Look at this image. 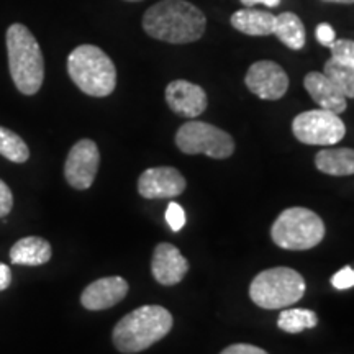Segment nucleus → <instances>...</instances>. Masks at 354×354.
I'll return each mask as SVG.
<instances>
[{
    "label": "nucleus",
    "mask_w": 354,
    "mask_h": 354,
    "mask_svg": "<svg viewBox=\"0 0 354 354\" xmlns=\"http://www.w3.org/2000/svg\"><path fill=\"white\" fill-rule=\"evenodd\" d=\"M207 19L201 8L187 0H161L143 15V30L159 41L187 44L205 33Z\"/></svg>",
    "instance_id": "nucleus-1"
},
{
    "label": "nucleus",
    "mask_w": 354,
    "mask_h": 354,
    "mask_svg": "<svg viewBox=\"0 0 354 354\" xmlns=\"http://www.w3.org/2000/svg\"><path fill=\"white\" fill-rule=\"evenodd\" d=\"M172 328L171 312L161 305H143L115 325L112 339L120 353L135 354L161 342Z\"/></svg>",
    "instance_id": "nucleus-2"
},
{
    "label": "nucleus",
    "mask_w": 354,
    "mask_h": 354,
    "mask_svg": "<svg viewBox=\"0 0 354 354\" xmlns=\"http://www.w3.org/2000/svg\"><path fill=\"white\" fill-rule=\"evenodd\" d=\"M6 43L13 84L24 95H35L44 81V59L39 43L21 24L8 26Z\"/></svg>",
    "instance_id": "nucleus-3"
},
{
    "label": "nucleus",
    "mask_w": 354,
    "mask_h": 354,
    "mask_svg": "<svg viewBox=\"0 0 354 354\" xmlns=\"http://www.w3.org/2000/svg\"><path fill=\"white\" fill-rule=\"evenodd\" d=\"M68 74L84 94L91 97H107L117 87L113 61L95 44H81L69 53Z\"/></svg>",
    "instance_id": "nucleus-4"
},
{
    "label": "nucleus",
    "mask_w": 354,
    "mask_h": 354,
    "mask_svg": "<svg viewBox=\"0 0 354 354\" xmlns=\"http://www.w3.org/2000/svg\"><path fill=\"white\" fill-rule=\"evenodd\" d=\"M305 289V279L295 269L279 266L266 269L253 279L250 297L261 308L279 310L297 304L304 297Z\"/></svg>",
    "instance_id": "nucleus-5"
},
{
    "label": "nucleus",
    "mask_w": 354,
    "mask_h": 354,
    "mask_svg": "<svg viewBox=\"0 0 354 354\" xmlns=\"http://www.w3.org/2000/svg\"><path fill=\"white\" fill-rule=\"evenodd\" d=\"M271 236L282 250H312L325 238V223L315 212L304 207H292L279 214L272 223Z\"/></svg>",
    "instance_id": "nucleus-6"
},
{
    "label": "nucleus",
    "mask_w": 354,
    "mask_h": 354,
    "mask_svg": "<svg viewBox=\"0 0 354 354\" xmlns=\"http://www.w3.org/2000/svg\"><path fill=\"white\" fill-rule=\"evenodd\" d=\"M176 145L185 154H205L227 159L234 151V141L227 131L205 122H187L176 133Z\"/></svg>",
    "instance_id": "nucleus-7"
},
{
    "label": "nucleus",
    "mask_w": 354,
    "mask_h": 354,
    "mask_svg": "<svg viewBox=\"0 0 354 354\" xmlns=\"http://www.w3.org/2000/svg\"><path fill=\"white\" fill-rule=\"evenodd\" d=\"M292 133L304 145L331 146L344 138L346 127L339 115L317 109L299 113L292 122Z\"/></svg>",
    "instance_id": "nucleus-8"
},
{
    "label": "nucleus",
    "mask_w": 354,
    "mask_h": 354,
    "mask_svg": "<svg viewBox=\"0 0 354 354\" xmlns=\"http://www.w3.org/2000/svg\"><path fill=\"white\" fill-rule=\"evenodd\" d=\"M100 165L99 146L92 140H81L71 148L64 162V177L71 187L86 190L94 184Z\"/></svg>",
    "instance_id": "nucleus-9"
},
{
    "label": "nucleus",
    "mask_w": 354,
    "mask_h": 354,
    "mask_svg": "<svg viewBox=\"0 0 354 354\" xmlns=\"http://www.w3.org/2000/svg\"><path fill=\"white\" fill-rule=\"evenodd\" d=\"M246 87L263 100H279L289 88V76L274 61H258L251 64L245 77Z\"/></svg>",
    "instance_id": "nucleus-10"
},
{
    "label": "nucleus",
    "mask_w": 354,
    "mask_h": 354,
    "mask_svg": "<svg viewBox=\"0 0 354 354\" xmlns=\"http://www.w3.org/2000/svg\"><path fill=\"white\" fill-rule=\"evenodd\" d=\"M185 179L174 167H149L138 179V192L141 197L174 198L185 190Z\"/></svg>",
    "instance_id": "nucleus-11"
},
{
    "label": "nucleus",
    "mask_w": 354,
    "mask_h": 354,
    "mask_svg": "<svg viewBox=\"0 0 354 354\" xmlns=\"http://www.w3.org/2000/svg\"><path fill=\"white\" fill-rule=\"evenodd\" d=\"M166 102L176 115L184 118H197L205 112L209 99L205 91L189 81H172L166 87Z\"/></svg>",
    "instance_id": "nucleus-12"
},
{
    "label": "nucleus",
    "mask_w": 354,
    "mask_h": 354,
    "mask_svg": "<svg viewBox=\"0 0 354 354\" xmlns=\"http://www.w3.org/2000/svg\"><path fill=\"white\" fill-rule=\"evenodd\" d=\"M189 271L187 259L171 243H159L151 259V272L159 284L176 286Z\"/></svg>",
    "instance_id": "nucleus-13"
},
{
    "label": "nucleus",
    "mask_w": 354,
    "mask_h": 354,
    "mask_svg": "<svg viewBox=\"0 0 354 354\" xmlns=\"http://www.w3.org/2000/svg\"><path fill=\"white\" fill-rule=\"evenodd\" d=\"M128 294V282L120 276L102 277L88 284L81 295V304L87 310H105L122 302Z\"/></svg>",
    "instance_id": "nucleus-14"
},
{
    "label": "nucleus",
    "mask_w": 354,
    "mask_h": 354,
    "mask_svg": "<svg viewBox=\"0 0 354 354\" xmlns=\"http://www.w3.org/2000/svg\"><path fill=\"white\" fill-rule=\"evenodd\" d=\"M304 87L307 88L313 102L323 110L339 115L348 107L346 97L338 91V87L323 73H317V71L308 73L304 79Z\"/></svg>",
    "instance_id": "nucleus-15"
},
{
    "label": "nucleus",
    "mask_w": 354,
    "mask_h": 354,
    "mask_svg": "<svg viewBox=\"0 0 354 354\" xmlns=\"http://www.w3.org/2000/svg\"><path fill=\"white\" fill-rule=\"evenodd\" d=\"M230 24L234 30L250 35V37H269V35H274L276 15L271 12L243 8V10L233 13Z\"/></svg>",
    "instance_id": "nucleus-16"
},
{
    "label": "nucleus",
    "mask_w": 354,
    "mask_h": 354,
    "mask_svg": "<svg viewBox=\"0 0 354 354\" xmlns=\"http://www.w3.org/2000/svg\"><path fill=\"white\" fill-rule=\"evenodd\" d=\"M51 245L41 236L21 238L12 246L10 261L17 266H41L51 259Z\"/></svg>",
    "instance_id": "nucleus-17"
},
{
    "label": "nucleus",
    "mask_w": 354,
    "mask_h": 354,
    "mask_svg": "<svg viewBox=\"0 0 354 354\" xmlns=\"http://www.w3.org/2000/svg\"><path fill=\"white\" fill-rule=\"evenodd\" d=\"M315 166L318 171L328 176L354 174V149L351 148H326L317 153Z\"/></svg>",
    "instance_id": "nucleus-18"
},
{
    "label": "nucleus",
    "mask_w": 354,
    "mask_h": 354,
    "mask_svg": "<svg viewBox=\"0 0 354 354\" xmlns=\"http://www.w3.org/2000/svg\"><path fill=\"white\" fill-rule=\"evenodd\" d=\"M274 35L281 39L290 50L299 51L305 46V39H307V33H305L304 21L300 17L292 12H284L276 15V26H274Z\"/></svg>",
    "instance_id": "nucleus-19"
},
{
    "label": "nucleus",
    "mask_w": 354,
    "mask_h": 354,
    "mask_svg": "<svg viewBox=\"0 0 354 354\" xmlns=\"http://www.w3.org/2000/svg\"><path fill=\"white\" fill-rule=\"evenodd\" d=\"M318 315L308 308H287L282 310L277 318V326L286 333H302L305 330L315 328Z\"/></svg>",
    "instance_id": "nucleus-20"
},
{
    "label": "nucleus",
    "mask_w": 354,
    "mask_h": 354,
    "mask_svg": "<svg viewBox=\"0 0 354 354\" xmlns=\"http://www.w3.org/2000/svg\"><path fill=\"white\" fill-rule=\"evenodd\" d=\"M0 156L21 165V162L28 161L30 149L20 135L6 127H0Z\"/></svg>",
    "instance_id": "nucleus-21"
},
{
    "label": "nucleus",
    "mask_w": 354,
    "mask_h": 354,
    "mask_svg": "<svg viewBox=\"0 0 354 354\" xmlns=\"http://www.w3.org/2000/svg\"><path fill=\"white\" fill-rule=\"evenodd\" d=\"M323 74L338 87V91L346 99H354V68H349L330 57L323 68Z\"/></svg>",
    "instance_id": "nucleus-22"
},
{
    "label": "nucleus",
    "mask_w": 354,
    "mask_h": 354,
    "mask_svg": "<svg viewBox=\"0 0 354 354\" xmlns=\"http://www.w3.org/2000/svg\"><path fill=\"white\" fill-rule=\"evenodd\" d=\"M331 50V57L338 63L344 66H349V68H354V41L353 39H336L333 43Z\"/></svg>",
    "instance_id": "nucleus-23"
},
{
    "label": "nucleus",
    "mask_w": 354,
    "mask_h": 354,
    "mask_svg": "<svg viewBox=\"0 0 354 354\" xmlns=\"http://www.w3.org/2000/svg\"><path fill=\"white\" fill-rule=\"evenodd\" d=\"M166 221L172 232H180L185 225V212L177 202H169L166 209Z\"/></svg>",
    "instance_id": "nucleus-24"
},
{
    "label": "nucleus",
    "mask_w": 354,
    "mask_h": 354,
    "mask_svg": "<svg viewBox=\"0 0 354 354\" xmlns=\"http://www.w3.org/2000/svg\"><path fill=\"white\" fill-rule=\"evenodd\" d=\"M331 284L338 290L351 289V287H354V269L349 268V266L343 268L342 271H338L331 277Z\"/></svg>",
    "instance_id": "nucleus-25"
},
{
    "label": "nucleus",
    "mask_w": 354,
    "mask_h": 354,
    "mask_svg": "<svg viewBox=\"0 0 354 354\" xmlns=\"http://www.w3.org/2000/svg\"><path fill=\"white\" fill-rule=\"evenodd\" d=\"M12 207H13L12 190L2 179H0V218H3V216L10 214Z\"/></svg>",
    "instance_id": "nucleus-26"
},
{
    "label": "nucleus",
    "mask_w": 354,
    "mask_h": 354,
    "mask_svg": "<svg viewBox=\"0 0 354 354\" xmlns=\"http://www.w3.org/2000/svg\"><path fill=\"white\" fill-rule=\"evenodd\" d=\"M315 35H317V39L320 41V44L326 48H331L333 46V43L336 41V33L333 30V26L330 24H320L315 28Z\"/></svg>",
    "instance_id": "nucleus-27"
},
{
    "label": "nucleus",
    "mask_w": 354,
    "mask_h": 354,
    "mask_svg": "<svg viewBox=\"0 0 354 354\" xmlns=\"http://www.w3.org/2000/svg\"><path fill=\"white\" fill-rule=\"evenodd\" d=\"M220 354H269V353H266L263 348L254 346V344L238 343V344H232V346L225 348Z\"/></svg>",
    "instance_id": "nucleus-28"
},
{
    "label": "nucleus",
    "mask_w": 354,
    "mask_h": 354,
    "mask_svg": "<svg viewBox=\"0 0 354 354\" xmlns=\"http://www.w3.org/2000/svg\"><path fill=\"white\" fill-rule=\"evenodd\" d=\"M12 284V269L10 266L0 263V292L6 290Z\"/></svg>",
    "instance_id": "nucleus-29"
},
{
    "label": "nucleus",
    "mask_w": 354,
    "mask_h": 354,
    "mask_svg": "<svg viewBox=\"0 0 354 354\" xmlns=\"http://www.w3.org/2000/svg\"><path fill=\"white\" fill-rule=\"evenodd\" d=\"M240 2L246 8H253L256 3H263V6H266V7L274 8V7H277L279 3H281V0H240Z\"/></svg>",
    "instance_id": "nucleus-30"
},
{
    "label": "nucleus",
    "mask_w": 354,
    "mask_h": 354,
    "mask_svg": "<svg viewBox=\"0 0 354 354\" xmlns=\"http://www.w3.org/2000/svg\"><path fill=\"white\" fill-rule=\"evenodd\" d=\"M323 2H331V3H344V6H351L354 0H323Z\"/></svg>",
    "instance_id": "nucleus-31"
},
{
    "label": "nucleus",
    "mask_w": 354,
    "mask_h": 354,
    "mask_svg": "<svg viewBox=\"0 0 354 354\" xmlns=\"http://www.w3.org/2000/svg\"><path fill=\"white\" fill-rule=\"evenodd\" d=\"M127 2H141V0H127Z\"/></svg>",
    "instance_id": "nucleus-32"
}]
</instances>
